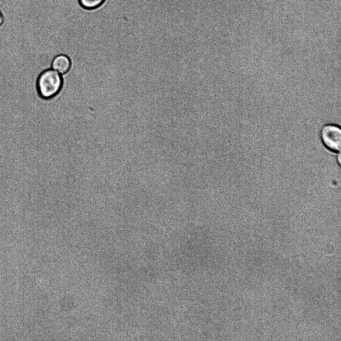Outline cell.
<instances>
[{
	"mask_svg": "<svg viewBox=\"0 0 341 341\" xmlns=\"http://www.w3.org/2000/svg\"><path fill=\"white\" fill-rule=\"evenodd\" d=\"M63 84L62 75L52 68H47L40 72L36 78V91L40 98L50 99L59 94Z\"/></svg>",
	"mask_w": 341,
	"mask_h": 341,
	"instance_id": "1",
	"label": "cell"
},
{
	"mask_svg": "<svg viewBox=\"0 0 341 341\" xmlns=\"http://www.w3.org/2000/svg\"><path fill=\"white\" fill-rule=\"evenodd\" d=\"M320 137L326 149L332 152H340L341 129L339 125L334 123L325 124L320 130Z\"/></svg>",
	"mask_w": 341,
	"mask_h": 341,
	"instance_id": "2",
	"label": "cell"
},
{
	"mask_svg": "<svg viewBox=\"0 0 341 341\" xmlns=\"http://www.w3.org/2000/svg\"><path fill=\"white\" fill-rule=\"evenodd\" d=\"M50 66L53 69L62 75H64L71 69V59L67 55L60 53L53 58Z\"/></svg>",
	"mask_w": 341,
	"mask_h": 341,
	"instance_id": "3",
	"label": "cell"
},
{
	"mask_svg": "<svg viewBox=\"0 0 341 341\" xmlns=\"http://www.w3.org/2000/svg\"><path fill=\"white\" fill-rule=\"evenodd\" d=\"M106 0H78L80 6L86 10H91L101 7Z\"/></svg>",
	"mask_w": 341,
	"mask_h": 341,
	"instance_id": "4",
	"label": "cell"
},
{
	"mask_svg": "<svg viewBox=\"0 0 341 341\" xmlns=\"http://www.w3.org/2000/svg\"><path fill=\"white\" fill-rule=\"evenodd\" d=\"M337 162H338L339 165L341 164V154L340 152L337 153Z\"/></svg>",
	"mask_w": 341,
	"mask_h": 341,
	"instance_id": "5",
	"label": "cell"
},
{
	"mask_svg": "<svg viewBox=\"0 0 341 341\" xmlns=\"http://www.w3.org/2000/svg\"><path fill=\"white\" fill-rule=\"evenodd\" d=\"M2 22H3V17H2V15L1 13V12H0V25H1L2 24Z\"/></svg>",
	"mask_w": 341,
	"mask_h": 341,
	"instance_id": "6",
	"label": "cell"
}]
</instances>
